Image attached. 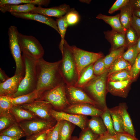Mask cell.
Returning a JSON list of instances; mask_svg holds the SVG:
<instances>
[{
  "instance_id": "36",
  "label": "cell",
  "mask_w": 140,
  "mask_h": 140,
  "mask_svg": "<svg viewBox=\"0 0 140 140\" xmlns=\"http://www.w3.org/2000/svg\"><path fill=\"white\" fill-rule=\"evenodd\" d=\"M124 34L127 47L136 44L139 37L131 26L126 30Z\"/></svg>"
},
{
  "instance_id": "7",
  "label": "cell",
  "mask_w": 140,
  "mask_h": 140,
  "mask_svg": "<svg viewBox=\"0 0 140 140\" xmlns=\"http://www.w3.org/2000/svg\"><path fill=\"white\" fill-rule=\"evenodd\" d=\"M18 33L17 27L14 26H11L9 28L8 34L9 47L15 62L16 68L15 74H21L24 75L25 66L18 41Z\"/></svg>"
},
{
  "instance_id": "30",
  "label": "cell",
  "mask_w": 140,
  "mask_h": 140,
  "mask_svg": "<svg viewBox=\"0 0 140 140\" xmlns=\"http://www.w3.org/2000/svg\"><path fill=\"white\" fill-rule=\"evenodd\" d=\"M130 79L133 80L131 71L125 69L116 72L108 75L107 81H122Z\"/></svg>"
},
{
  "instance_id": "18",
  "label": "cell",
  "mask_w": 140,
  "mask_h": 140,
  "mask_svg": "<svg viewBox=\"0 0 140 140\" xmlns=\"http://www.w3.org/2000/svg\"><path fill=\"white\" fill-rule=\"evenodd\" d=\"M133 80L122 81L107 82V90L112 95L123 98L126 97Z\"/></svg>"
},
{
  "instance_id": "38",
  "label": "cell",
  "mask_w": 140,
  "mask_h": 140,
  "mask_svg": "<svg viewBox=\"0 0 140 140\" xmlns=\"http://www.w3.org/2000/svg\"><path fill=\"white\" fill-rule=\"evenodd\" d=\"M65 16V20L68 26L76 25L80 20V17L79 13L74 9H71Z\"/></svg>"
},
{
  "instance_id": "25",
  "label": "cell",
  "mask_w": 140,
  "mask_h": 140,
  "mask_svg": "<svg viewBox=\"0 0 140 140\" xmlns=\"http://www.w3.org/2000/svg\"><path fill=\"white\" fill-rule=\"evenodd\" d=\"M133 10V9L129 3L120 10L119 13L120 20L122 25L125 31L131 26Z\"/></svg>"
},
{
  "instance_id": "48",
  "label": "cell",
  "mask_w": 140,
  "mask_h": 140,
  "mask_svg": "<svg viewBox=\"0 0 140 140\" xmlns=\"http://www.w3.org/2000/svg\"><path fill=\"white\" fill-rule=\"evenodd\" d=\"M50 129L31 136V140H47V133Z\"/></svg>"
},
{
  "instance_id": "26",
  "label": "cell",
  "mask_w": 140,
  "mask_h": 140,
  "mask_svg": "<svg viewBox=\"0 0 140 140\" xmlns=\"http://www.w3.org/2000/svg\"><path fill=\"white\" fill-rule=\"evenodd\" d=\"M87 125L89 128L99 136L108 132L102 119L100 116H93L88 121Z\"/></svg>"
},
{
  "instance_id": "37",
  "label": "cell",
  "mask_w": 140,
  "mask_h": 140,
  "mask_svg": "<svg viewBox=\"0 0 140 140\" xmlns=\"http://www.w3.org/2000/svg\"><path fill=\"white\" fill-rule=\"evenodd\" d=\"M138 54L136 45L135 44L128 47L127 50L123 53L122 57L132 66L134 63Z\"/></svg>"
},
{
  "instance_id": "11",
  "label": "cell",
  "mask_w": 140,
  "mask_h": 140,
  "mask_svg": "<svg viewBox=\"0 0 140 140\" xmlns=\"http://www.w3.org/2000/svg\"><path fill=\"white\" fill-rule=\"evenodd\" d=\"M51 115L57 121H65L72 123L79 127L84 131L86 129V119L84 115L58 111L51 109Z\"/></svg>"
},
{
  "instance_id": "5",
  "label": "cell",
  "mask_w": 140,
  "mask_h": 140,
  "mask_svg": "<svg viewBox=\"0 0 140 140\" xmlns=\"http://www.w3.org/2000/svg\"><path fill=\"white\" fill-rule=\"evenodd\" d=\"M38 100L49 102L55 108L62 109L69 104L66 96V84L64 82L43 92Z\"/></svg>"
},
{
  "instance_id": "24",
  "label": "cell",
  "mask_w": 140,
  "mask_h": 140,
  "mask_svg": "<svg viewBox=\"0 0 140 140\" xmlns=\"http://www.w3.org/2000/svg\"><path fill=\"white\" fill-rule=\"evenodd\" d=\"M42 94L37 90L16 97H9L13 106L20 105L38 100Z\"/></svg>"
},
{
  "instance_id": "44",
  "label": "cell",
  "mask_w": 140,
  "mask_h": 140,
  "mask_svg": "<svg viewBox=\"0 0 140 140\" xmlns=\"http://www.w3.org/2000/svg\"><path fill=\"white\" fill-rule=\"evenodd\" d=\"M129 0H117L109 9L108 13L112 14L116 11L120 10L123 7L128 4Z\"/></svg>"
},
{
  "instance_id": "23",
  "label": "cell",
  "mask_w": 140,
  "mask_h": 140,
  "mask_svg": "<svg viewBox=\"0 0 140 140\" xmlns=\"http://www.w3.org/2000/svg\"><path fill=\"white\" fill-rule=\"evenodd\" d=\"M93 65V64L89 65L82 71L74 86L83 88L89 82L96 76L94 73Z\"/></svg>"
},
{
  "instance_id": "47",
  "label": "cell",
  "mask_w": 140,
  "mask_h": 140,
  "mask_svg": "<svg viewBox=\"0 0 140 140\" xmlns=\"http://www.w3.org/2000/svg\"><path fill=\"white\" fill-rule=\"evenodd\" d=\"M131 26L136 33L139 37H140V18L133 14Z\"/></svg>"
},
{
  "instance_id": "1",
  "label": "cell",
  "mask_w": 140,
  "mask_h": 140,
  "mask_svg": "<svg viewBox=\"0 0 140 140\" xmlns=\"http://www.w3.org/2000/svg\"><path fill=\"white\" fill-rule=\"evenodd\" d=\"M61 60L49 62L43 58L37 60L36 71L37 85L36 90L43 93L55 87L64 82L60 74Z\"/></svg>"
},
{
  "instance_id": "28",
  "label": "cell",
  "mask_w": 140,
  "mask_h": 140,
  "mask_svg": "<svg viewBox=\"0 0 140 140\" xmlns=\"http://www.w3.org/2000/svg\"><path fill=\"white\" fill-rule=\"evenodd\" d=\"M0 135L20 138L26 136L24 132L17 122L7 129L1 131Z\"/></svg>"
},
{
  "instance_id": "39",
  "label": "cell",
  "mask_w": 140,
  "mask_h": 140,
  "mask_svg": "<svg viewBox=\"0 0 140 140\" xmlns=\"http://www.w3.org/2000/svg\"><path fill=\"white\" fill-rule=\"evenodd\" d=\"M113 123L114 129L117 133L124 132L122 124L119 117L113 109H109Z\"/></svg>"
},
{
  "instance_id": "20",
  "label": "cell",
  "mask_w": 140,
  "mask_h": 140,
  "mask_svg": "<svg viewBox=\"0 0 140 140\" xmlns=\"http://www.w3.org/2000/svg\"><path fill=\"white\" fill-rule=\"evenodd\" d=\"M10 111L18 123L23 121L36 119L37 117L33 113L23 108L20 105L13 106Z\"/></svg>"
},
{
  "instance_id": "16",
  "label": "cell",
  "mask_w": 140,
  "mask_h": 140,
  "mask_svg": "<svg viewBox=\"0 0 140 140\" xmlns=\"http://www.w3.org/2000/svg\"><path fill=\"white\" fill-rule=\"evenodd\" d=\"M71 10L69 5L65 4L58 6L44 8L41 6L35 7L30 13H37L51 17H53L58 18L65 15Z\"/></svg>"
},
{
  "instance_id": "45",
  "label": "cell",
  "mask_w": 140,
  "mask_h": 140,
  "mask_svg": "<svg viewBox=\"0 0 140 140\" xmlns=\"http://www.w3.org/2000/svg\"><path fill=\"white\" fill-rule=\"evenodd\" d=\"M130 71L134 80L140 72V52L138 53L134 63L132 66Z\"/></svg>"
},
{
  "instance_id": "32",
  "label": "cell",
  "mask_w": 140,
  "mask_h": 140,
  "mask_svg": "<svg viewBox=\"0 0 140 140\" xmlns=\"http://www.w3.org/2000/svg\"><path fill=\"white\" fill-rule=\"evenodd\" d=\"M126 47L125 46H123L111 51L108 54L104 57L103 61L107 69L109 68L113 62L118 57L122 55Z\"/></svg>"
},
{
  "instance_id": "21",
  "label": "cell",
  "mask_w": 140,
  "mask_h": 140,
  "mask_svg": "<svg viewBox=\"0 0 140 140\" xmlns=\"http://www.w3.org/2000/svg\"><path fill=\"white\" fill-rule=\"evenodd\" d=\"M96 18L103 20L109 25L112 28V30L125 34L126 31L123 29L121 22L119 13L113 16L99 13L97 16Z\"/></svg>"
},
{
  "instance_id": "57",
  "label": "cell",
  "mask_w": 140,
  "mask_h": 140,
  "mask_svg": "<svg viewBox=\"0 0 140 140\" xmlns=\"http://www.w3.org/2000/svg\"><path fill=\"white\" fill-rule=\"evenodd\" d=\"M0 140H4L2 138H0Z\"/></svg>"
},
{
  "instance_id": "50",
  "label": "cell",
  "mask_w": 140,
  "mask_h": 140,
  "mask_svg": "<svg viewBox=\"0 0 140 140\" xmlns=\"http://www.w3.org/2000/svg\"><path fill=\"white\" fill-rule=\"evenodd\" d=\"M129 3L133 9H140V0H130Z\"/></svg>"
},
{
  "instance_id": "54",
  "label": "cell",
  "mask_w": 140,
  "mask_h": 140,
  "mask_svg": "<svg viewBox=\"0 0 140 140\" xmlns=\"http://www.w3.org/2000/svg\"><path fill=\"white\" fill-rule=\"evenodd\" d=\"M136 45L137 51L138 53L140 52V37L138 38Z\"/></svg>"
},
{
  "instance_id": "46",
  "label": "cell",
  "mask_w": 140,
  "mask_h": 140,
  "mask_svg": "<svg viewBox=\"0 0 140 140\" xmlns=\"http://www.w3.org/2000/svg\"><path fill=\"white\" fill-rule=\"evenodd\" d=\"M115 136L116 140H139L135 136L125 132L117 133Z\"/></svg>"
},
{
  "instance_id": "51",
  "label": "cell",
  "mask_w": 140,
  "mask_h": 140,
  "mask_svg": "<svg viewBox=\"0 0 140 140\" xmlns=\"http://www.w3.org/2000/svg\"><path fill=\"white\" fill-rule=\"evenodd\" d=\"M10 78L5 74L4 71L0 68V83L4 82Z\"/></svg>"
},
{
  "instance_id": "6",
  "label": "cell",
  "mask_w": 140,
  "mask_h": 140,
  "mask_svg": "<svg viewBox=\"0 0 140 140\" xmlns=\"http://www.w3.org/2000/svg\"><path fill=\"white\" fill-rule=\"evenodd\" d=\"M18 39L23 54L36 60L43 57L44 53V50L41 44L35 37L19 32Z\"/></svg>"
},
{
  "instance_id": "35",
  "label": "cell",
  "mask_w": 140,
  "mask_h": 140,
  "mask_svg": "<svg viewBox=\"0 0 140 140\" xmlns=\"http://www.w3.org/2000/svg\"><path fill=\"white\" fill-rule=\"evenodd\" d=\"M56 21L59 32V34L61 37V40L59 47L61 52L64 43V38L66 30L68 26L65 20V16L60 18L57 19Z\"/></svg>"
},
{
  "instance_id": "49",
  "label": "cell",
  "mask_w": 140,
  "mask_h": 140,
  "mask_svg": "<svg viewBox=\"0 0 140 140\" xmlns=\"http://www.w3.org/2000/svg\"><path fill=\"white\" fill-rule=\"evenodd\" d=\"M98 140H116L115 136L110 135L108 132L99 136Z\"/></svg>"
},
{
  "instance_id": "19",
  "label": "cell",
  "mask_w": 140,
  "mask_h": 140,
  "mask_svg": "<svg viewBox=\"0 0 140 140\" xmlns=\"http://www.w3.org/2000/svg\"><path fill=\"white\" fill-rule=\"evenodd\" d=\"M103 33L105 38L111 44V51L123 46L126 47L124 34L113 30L104 31Z\"/></svg>"
},
{
  "instance_id": "29",
  "label": "cell",
  "mask_w": 140,
  "mask_h": 140,
  "mask_svg": "<svg viewBox=\"0 0 140 140\" xmlns=\"http://www.w3.org/2000/svg\"><path fill=\"white\" fill-rule=\"evenodd\" d=\"M49 0H0V6L6 4L19 5L21 4H31L38 6H47L50 3Z\"/></svg>"
},
{
  "instance_id": "22",
  "label": "cell",
  "mask_w": 140,
  "mask_h": 140,
  "mask_svg": "<svg viewBox=\"0 0 140 140\" xmlns=\"http://www.w3.org/2000/svg\"><path fill=\"white\" fill-rule=\"evenodd\" d=\"M35 7V5L31 4H6L0 6V10L3 13L6 12L10 13H29L33 10Z\"/></svg>"
},
{
  "instance_id": "42",
  "label": "cell",
  "mask_w": 140,
  "mask_h": 140,
  "mask_svg": "<svg viewBox=\"0 0 140 140\" xmlns=\"http://www.w3.org/2000/svg\"><path fill=\"white\" fill-rule=\"evenodd\" d=\"M104 57L99 59L93 64L94 73L96 76L102 74L107 69L105 67L104 62Z\"/></svg>"
},
{
  "instance_id": "56",
  "label": "cell",
  "mask_w": 140,
  "mask_h": 140,
  "mask_svg": "<svg viewBox=\"0 0 140 140\" xmlns=\"http://www.w3.org/2000/svg\"><path fill=\"white\" fill-rule=\"evenodd\" d=\"M32 138V137L31 136L29 137H27L26 140H31Z\"/></svg>"
},
{
  "instance_id": "15",
  "label": "cell",
  "mask_w": 140,
  "mask_h": 140,
  "mask_svg": "<svg viewBox=\"0 0 140 140\" xmlns=\"http://www.w3.org/2000/svg\"><path fill=\"white\" fill-rule=\"evenodd\" d=\"M24 75H15L5 82L0 83V95L12 97L16 92Z\"/></svg>"
},
{
  "instance_id": "58",
  "label": "cell",
  "mask_w": 140,
  "mask_h": 140,
  "mask_svg": "<svg viewBox=\"0 0 140 140\" xmlns=\"http://www.w3.org/2000/svg\"><path fill=\"white\" fill-rule=\"evenodd\" d=\"M99 138H98V139L97 140H98V139H99Z\"/></svg>"
},
{
  "instance_id": "8",
  "label": "cell",
  "mask_w": 140,
  "mask_h": 140,
  "mask_svg": "<svg viewBox=\"0 0 140 140\" xmlns=\"http://www.w3.org/2000/svg\"><path fill=\"white\" fill-rule=\"evenodd\" d=\"M78 74V78L82 71L86 67L94 64L99 59L103 57L101 53L89 52L71 46Z\"/></svg>"
},
{
  "instance_id": "9",
  "label": "cell",
  "mask_w": 140,
  "mask_h": 140,
  "mask_svg": "<svg viewBox=\"0 0 140 140\" xmlns=\"http://www.w3.org/2000/svg\"><path fill=\"white\" fill-rule=\"evenodd\" d=\"M18 123L27 137L48 130L54 126L52 120L40 118L23 121Z\"/></svg>"
},
{
  "instance_id": "53",
  "label": "cell",
  "mask_w": 140,
  "mask_h": 140,
  "mask_svg": "<svg viewBox=\"0 0 140 140\" xmlns=\"http://www.w3.org/2000/svg\"><path fill=\"white\" fill-rule=\"evenodd\" d=\"M133 14L137 17L140 18V9H133Z\"/></svg>"
},
{
  "instance_id": "2",
  "label": "cell",
  "mask_w": 140,
  "mask_h": 140,
  "mask_svg": "<svg viewBox=\"0 0 140 140\" xmlns=\"http://www.w3.org/2000/svg\"><path fill=\"white\" fill-rule=\"evenodd\" d=\"M25 73L16 92L12 97H16L31 93L36 90L37 85L36 71L37 60L22 54Z\"/></svg>"
},
{
  "instance_id": "59",
  "label": "cell",
  "mask_w": 140,
  "mask_h": 140,
  "mask_svg": "<svg viewBox=\"0 0 140 140\" xmlns=\"http://www.w3.org/2000/svg\"><path fill=\"white\" fill-rule=\"evenodd\" d=\"M76 140L75 139V140Z\"/></svg>"
},
{
  "instance_id": "17",
  "label": "cell",
  "mask_w": 140,
  "mask_h": 140,
  "mask_svg": "<svg viewBox=\"0 0 140 140\" xmlns=\"http://www.w3.org/2000/svg\"><path fill=\"white\" fill-rule=\"evenodd\" d=\"M10 13L17 18L34 20L46 24L54 29L60 34L56 20L50 17L37 13Z\"/></svg>"
},
{
  "instance_id": "12",
  "label": "cell",
  "mask_w": 140,
  "mask_h": 140,
  "mask_svg": "<svg viewBox=\"0 0 140 140\" xmlns=\"http://www.w3.org/2000/svg\"><path fill=\"white\" fill-rule=\"evenodd\" d=\"M66 113L83 115L101 116L103 110L93 105L86 103L73 104L65 110Z\"/></svg>"
},
{
  "instance_id": "52",
  "label": "cell",
  "mask_w": 140,
  "mask_h": 140,
  "mask_svg": "<svg viewBox=\"0 0 140 140\" xmlns=\"http://www.w3.org/2000/svg\"><path fill=\"white\" fill-rule=\"evenodd\" d=\"M0 138L4 140H18L21 138L20 137H12L4 135H0Z\"/></svg>"
},
{
  "instance_id": "31",
  "label": "cell",
  "mask_w": 140,
  "mask_h": 140,
  "mask_svg": "<svg viewBox=\"0 0 140 140\" xmlns=\"http://www.w3.org/2000/svg\"><path fill=\"white\" fill-rule=\"evenodd\" d=\"M103 111L100 117L108 133L112 136H115L117 132L114 127L113 121L109 109L107 108Z\"/></svg>"
},
{
  "instance_id": "43",
  "label": "cell",
  "mask_w": 140,
  "mask_h": 140,
  "mask_svg": "<svg viewBox=\"0 0 140 140\" xmlns=\"http://www.w3.org/2000/svg\"><path fill=\"white\" fill-rule=\"evenodd\" d=\"M99 136L88 128L83 131L78 140H97Z\"/></svg>"
},
{
  "instance_id": "13",
  "label": "cell",
  "mask_w": 140,
  "mask_h": 140,
  "mask_svg": "<svg viewBox=\"0 0 140 140\" xmlns=\"http://www.w3.org/2000/svg\"><path fill=\"white\" fill-rule=\"evenodd\" d=\"M66 92L73 104L86 103L95 106L96 102L90 97L81 88L73 85H66Z\"/></svg>"
},
{
  "instance_id": "55",
  "label": "cell",
  "mask_w": 140,
  "mask_h": 140,
  "mask_svg": "<svg viewBox=\"0 0 140 140\" xmlns=\"http://www.w3.org/2000/svg\"><path fill=\"white\" fill-rule=\"evenodd\" d=\"M79 1L81 2L85 3L88 4H89L91 1V0H81Z\"/></svg>"
},
{
  "instance_id": "41",
  "label": "cell",
  "mask_w": 140,
  "mask_h": 140,
  "mask_svg": "<svg viewBox=\"0 0 140 140\" xmlns=\"http://www.w3.org/2000/svg\"><path fill=\"white\" fill-rule=\"evenodd\" d=\"M61 121H58L56 124L50 129L47 136V140H59V131Z\"/></svg>"
},
{
  "instance_id": "3",
  "label": "cell",
  "mask_w": 140,
  "mask_h": 140,
  "mask_svg": "<svg viewBox=\"0 0 140 140\" xmlns=\"http://www.w3.org/2000/svg\"><path fill=\"white\" fill-rule=\"evenodd\" d=\"M59 69L63 81L66 85L74 86L78 78L76 65L71 48L65 40Z\"/></svg>"
},
{
  "instance_id": "33",
  "label": "cell",
  "mask_w": 140,
  "mask_h": 140,
  "mask_svg": "<svg viewBox=\"0 0 140 140\" xmlns=\"http://www.w3.org/2000/svg\"><path fill=\"white\" fill-rule=\"evenodd\" d=\"M16 121L10 112L0 114V132L8 128Z\"/></svg>"
},
{
  "instance_id": "34",
  "label": "cell",
  "mask_w": 140,
  "mask_h": 140,
  "mask_svg": "<svg viewBox=\"0 0 140 140\" xmlns=\"http://www.w3.org/2000/svg\"><path fill=\"white\" fill-rule=\"evenodd\" d=\"M72 129L71 123L65 121H61L59 140H70Z\"/></svg>"
},
{
  "instance_id": "10",
  "label": "cell",
  "mask_w": 140,
  "mask_h": 140,
  "mask_svg": "<svg viewBox=\"0 0 140 140\" xmlns=\"http://www.w3.org/2000/svg\"><path fill=\"white\" fill-rule=\"evenodd\" d=\"M20 105L40 119L52 120V118L50 113L52 105L47 101L36 100Z\"/></svg>"
},
{
  "instance_id": "14",
  "label": "cell",
  "mask_w": 140,
  "mask_h": 140,
  "mask_svg": "<svg viewBox=\"0 0 140 140\" xmlns=\"http://www.w3.org/2000/svg\"><path fill=\"white\" fill-rule=\"evenodd\" d=\"M117 115L122 124L124 132L135 136V132L132 122L128 112L125 103H121L112 108Z\"/></svg>"
},
{
  "instance_id": "40",
  "label": "cell",
  "mask_w": 140,
  "mask_h": 140,
  "mask_svg": "<svg viewBox=\"0 0 140 140\" xmlns=\"http://www.w3.org/2000/svg\"><path fill=\"white\" fill-rule=\"evenodd\" d=\"M12 106L9 96L0 95V114L10 112Z\"/></svg>"
},
{
  "instance_id": "4",
  "label": "cell",
  "mask_w": 140,
  "mask_h": 140,
  "mask_svg": "<svg viewBox=\"0 0 140 140\" xmlns=\"http://www.w3.org/2000/svg\"><path fill=\"white\" fill-rule=\"evenodd\" d=\"M108 74V69L102 74L91 80L82 88L89 93L103 110L107 108L106 95L107 91Z\"/></svg>"
},
{
  "instance_id": "27",
  "label": "cell",
  "mask_w": 140,
  "mask_h": 140,
  "mask_svg": "<svg viewBox=\"0 0 140 140\" xmlns=\"http://www.w3.org/2000/svg\"><path fill=\"white\" fill-rule=\"evenodd\" d=\"M131 65L121 56L116 59L108 69V76L116 72L123 70H131Z\"/></svg>"
}]
</instances>
